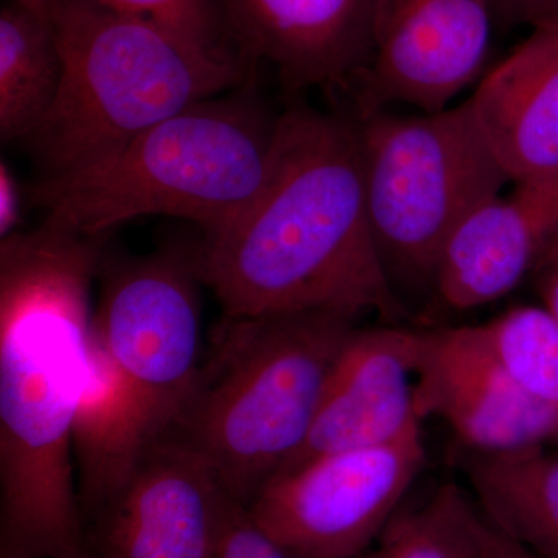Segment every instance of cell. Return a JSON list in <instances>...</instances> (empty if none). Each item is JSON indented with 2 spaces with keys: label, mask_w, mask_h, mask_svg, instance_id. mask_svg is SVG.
<instances>
[{
  "label": "cell",
  "mask_w": 558,
  "mask_h": 558,
  "mask_svg": "<svg viewBox=\"0 0 558 558\" xmlns=\"http://www.w3.org/2000/svg\"><path fill=\"white\" fill-rule=\"evenodd\" d=\"M556 260H558V233L556 234V238H554L553 244L549 245L548 252L543 256L537 271L545 269V267L550 266V264L556 263Z\"/></svg>",
  "instance_id": "83f0119b"
},
{
  "label": "cell",
  "mask_w": 558,
  "mask_h": 558,
  "mask_svg": "<svg viewBox=\"0 0 558 558\" xmlns=\"http://www.w3.org/2000/svg\"><path fill=\"white\" fill-rule=\"evenodd\" d=\"M360 558H362V557H360Z\"/></svg>",
  "instance_id": "f546056e"
},
{
  "label": "cell",
  "mask_w": 558,
  "mask_h": 558,
  "mask_svg": "<svg viewBox=\"0 0 558 558\" xmlns=\"http://www.w3.org/2000/svg\"><path fill=\"white\" fill-rule=\"evenodd\" d=\"M106 9L157 22L207 46H229L215 0H94Z\"/></svg>",
  "instance_id": "44dd1931"
},
{
  "label": "cell",
  "mask_w": 558,
  "mask_h": 558,
  "mask_svg": "<svg viewBox=\"0 0 558 558\" xmlns=\"http://www.w3.org/2000/svg\"><path fill=\"white\" fill-rule=\"evenodd\" d=\"M62 78L27 140L44 178L69 174L161 120L248 83L240 49L207 46L94 0H50Z\"/></svg>",
  "instance_id": "277c9868"
},
{
  "label": "cell",
  "mask_w": 558,
  "mask_h": 558,
  "mask_svg": "<svg viewBox=\"0 0 558 558\" xmlns=\"http://www.w3.org/2000/svg\"><path fill=\"white\" fill-rule=\"evenodd\" d=\"M481 204L451 234L436 270V295L453 311L486 306L537 271L558 233V172L521 180Z\"/></svg>",
  "instance_id": "5bb4252c"
},
{
  "label": "cell",
  "mask_w": 558,
  "mask_h": 558,
  "mask_svg": "<svg viewBox=\"0 0 558 558\" xmlns=\"http://www.w3.org/2000/svg\"><path fill=\"white\" fill-rule=\"evenodd\" d=\"M427 461L422 422L384 446L278 473L247 510L301 558H360L379 539Z\"/></svg>",
  "instance_id": "ba28073f"
},
{
  "label": "cell",
  "mask_w": 558,
  "mask_h": 558,
  "mask_svg": "<svg viewBox=\"0 0 558 558\" xmlns=\"http://www.w3.org/2000/svg\"><path fill=\"white\" fill-rule=\"evenodd\" d=\"M94 328L142 403L150 436L165 439L202 366L201 245L165 248L102 269Z\"/></svg>",
  "instance_id": "52a82bcc"
},
{
  "label": "cell",
  "mask_w": 558,
  "mask_h": 558,
  "mask_svg": "<svg viewBox=\"0 0 558 558\" xmlns=\"http://www.w3.org/2000/svg\"><path fill=\"white\" fill-rule=\"evenodd\" d=\"M357 319L332 312L227 318L167 438L196 451L247 506L299 453Z\"/></svg>",
  "instance_id": "5b68a950"
},
{
  "label": "cell",
  "mask_w": 558,
  "mask_h": 558,
  "mask_svg": "<svg viewBox=\"0 0 558 558\" xmlns=\"http://www.w3.org/2000/svg\"><path fill=\"white\" fill-rule=\"evenodd\" d=\"M377 0H227L242 53L290 89L357 86L373 54Z\"/></svg>",
  "instance_id": "4fadbf2b"
},
{
  "label": "cell",
  "mask_w": 558,
  "mask_h": 558,
  "mask_svg": "<svg viewBox=\"0 0 558 558\" xmlns=\"http://www.w3.org/2000/svg\"><path fill=\"white\" fill-rule=\"evenodd\" d=\"M247 86L180 110L81 170L40 179L33 204L89 236L143 216L189 220L215 236L274 170L279 116Z\"/></svg>",
  "instance_id": "3957f363"
},
{
  "label": "cell",
  "mask_w": 558,
  "mask_h": 558,
  "mask_svg": "<svg viewBox=\"0 0 558 558\" xmlns=\"http://www.w3.org/2000/svg\"><path fill=\"white\" fill-rule=\"evenodd\" d=\"M416 411L442 418L464 450L558 444V425L512 380L481 325L425 330Z\"/></svg>",
  "instance_id": "8fae6325"
},
{
  "label": "cell",
  "mask_w": 558,
  "mask_h": 558,
  "mask_svg": "<svg viewBox=\"0 0 558 558\" xmlns=\"http://www.w3.org/2000/svg\"><path fill=\"white\" fill-rule=\"evenodd\" d=\"M538 289L542 295L543 307L558 322V260L538 270Z\"/></svg>",
  "instance_id": "484cf974"
},
{
  "label": "cell",
  "mask_w": 558,
  "mask_h": 558,
  "mask_svg": "<svg viewBox=\"0 0 558 558\" xmlns=\"http://www.w3.org/2000/svg\"><path fill=\"white\" fill-rule=\"evenodd\" d=\"M425 330L357 328L333 362L306 442L281 472L340 451L384 446L422 422L416 379Z\"/></svg>",
  "instance_id": "7c38bea8"
},
{
  "label": "cell",
  "mask_w": 558,
  "mask_h": 558,
  "mask_svg": "<svg viewBox=\"0 0 558 558\" xmlns=\"http://www.w3.org/2000/svg\"><path fill=\"white\" fill-rule=\"evenodd\" d=\"M153 442L137 395L92 326L86 381L72 438L83 520L94 519L119 494Z\"/></svg>",
  "instance_id": "2e32d148"
},
{
  "label": "cell",
  "mask_w": 558,
  "mask_h": 558,
  "mask_svg": "<svg viewBox=\"0 0 558 558\" xmlns=\"http://www.w3.org/2000/svg\"><path fill=\"white\" fill-rule=\"evenodd\" d=\"M0 558H94V557L90 556L89 550H86V553L78 554V556H68V557H36V556H24V554L0 553Z\"/></svg>",
  "instance_id": "f1b7e54d"
},
{
  "label": "cell",
  "mask_w": 558,
  "mask_h": 558,
  "mask_svg": "<svg viewBox=\"0 0 558 558\" xmlns=\"http://www.w3.org/2000/svg\"><path fill=\"white\" fill-rule=\"evenodd\" d=\"M510 182L558 172V20L488 69L469 98Z\"/></svg>",
  "instance_id": "9a60e30c"
},
{
  "label": "cell",
  "mask_w": 558,
  "mask_h": 558,
  "mask_svg": "<svg viewBox=\"0 0 558 558\" xmlns=\"http://www.w3.org/2000/svg\"><path fill=\"white\" fill-rule=\"evenodd\" d=\"M498 21L529 24L558 20V0H497Z\"/></svg>",
  "instance_id": "603a6c76"
},
{
  "label": "cell",
  "mask_w": 558,
  "mask_h": 558,
  "mask_svg": "<svg viewBox=\"0 0 558 558\" xmlns=\"http://www.w3.org/2000/svg\"><path fill=\"white\" fill-rule=\"evenodd\" d=\"M354 120L371 231L389 281L398 295L403 286L433 288L453 231L501 194L509 175L488 148L470 100L439 112L380 109Z\"/></svg>",
  "instance_id": "8992f818"
},
{
  "label": "cell",
  "mask_w": 558,
  "mask_h": 558,
  "mask_svg": "<svg viewBox=\"0 0 558 558\" xmlns=\"http://www.w3.org/2000/svg\"><path fill=\"white\" fill-rule=\"evenodd\" d=\"M105 236L44 219L0 241V553H86L73 425Z\"/></svg>",
  "instance_id": "6da1fadb"
},
{
  "label": "cell",
  "mask_w": 558,
  "mask_h": 558,
  "mask_svg": "<svg viewBox=\"0 0 558 558\" xmlns=\"http://www.w3.org/2000/svg\"><path fill=\"white\" fill-rule=\"evenodd\" d=\"M481 326L512 380L558 425L557 319L543 306H519Z\"/></svg>",
  "instance_id": "ffe728a7"
},
{
  "label": "cell",
  "mask_w": 558,
  "mask_h": 558,
  "mask_svg": "<svg viewBox=\"0 0 558 558\" xmlns=\"http://www.w3.org/2000/svg\"><path fill=\"white\" fill-rule=\"evenodd\" d=\"M497 0H377L359 116L409 105L439 112L486 75Z\"/></svg>",
  "instance_id": "9c48e42d"
},
{
  "label": "cell",
  "mask_w": 558,
  "mask_h": 558,
  "mask_svg": "<svg viewBox=\"0 0 558 558\" xmlns=\"http://www.w3.org/2000/svg\"><path fill=\"white\" fill-rule=\"evenodd\" d=\"M22 197L16 179L7 161L0 163V241L17 233L21 223Z\"/></svg>",
  "instance_id": "cb8c5ba5"
},
{
  "label": "cell",
  "mask_w": 558,
  "mask_h": 558,
  "mask_svg": "<svg viewBox=\"0 0 558 558\" xmlns=\"http://www.w3.org/2000/svg\"><path fill=\"white\" fill-rule=\"evenodd\" d=\"M487 519V517H486ZM483 558H539L519 542L502 534L487 520L486 537H484Z\"/></svg>",
  "instance_id": "d4e9b609"
},
{
  "label": "cell",
  "mask_w": 558,
  "mask_h": 558,
  "mask_svg": "<svg viewBox=\"0 0 558 558\" xmlns=\"http://www.w3.org/2000/svg\"><path fill=\"white\" fill-rule=\"evenodd\" d=\"M16 5L22 7L27 11H31L35 16L40 20L50 22V0H14Z\"/></svg>",
  "instance_id": "4316f807"
},
{
  "label": "cell",
  "mask_w": 558,
  "mask_h": 558,
  "mask_svg": "<svg viewBox=\"0 0 558 558\" xmlns=\"http://www.w3.org/2000/svg\"><path fill=\"white\" fill-rule=\"evenodd\" d=\"M486 529L476 499L446 483L416 509L398 510L362 558H483Z\"/></svg>",
  "instance_id": "d6986e66"
},
{
  "label": "cell",
  "mask_w": 558,
  "mask_h": 558,
  "mask_svg": "<svg viewBox=\"0 0 558 558\" xmlns=\"http://www.w3.org/2000/svg\"><path fill=\"white\" fill-rule=\"evenodd\" d=\"M201 270L227 318L409 317L371 231L355 120L304 105L279 113L270 178L247 211L205 238Z\"/></svg>",
  "instance_id": "7a4b0ae2"
},
{
  "label": "cell",
  "mask_w": 558,
  "mask_h": 558,
  "mask_svg": "<svg viewBox=\"0 0 558 558\" xmlns=\"http://www.w3.org/2000/svg\"><path fill=\"white\" fill-rule=\"evenodd\" d=\"M234 505L201 454L159 439L92 519L87 550L94 558H216Z\"/></svg>",
  "instance_id": "30bf717a"
},
{
  "label": "cell",
  "mask_w": 558,
  "mask_h": 558,
  "mask_svg": "<svg viewBox=\"0 0 558 558\" xmlns=\"http://www.w3.org/2000/svg\"><path fill=\"white\" fill-rule=\"evenodd\" d=\"M216 558H301L256 523L245 506L234 505Z\"/></svg>",
  "instance_id": "7402d4cb"
},
{
  "label": "cell",
  "mask_w": 558,
  "mask_h": 558,
  "mask_svg": "<svg viewBox=\"0 0 558 558\" xmlns=\"http://www.w3.org/2000/svg\"><path fill=\"white\" fill-rule=\"evenodd\" d=\"M62 78L51 22L22 7L0 11V135L27 142L50 112Z\"/></svg>",
  "instance_id": "ac0fdd59"
},
{
  "label": "cell",
  "mask_w": 558,
  "mask_h": 558,
  "mask_svg": "<svg viewBox=\"0 0 558 558\" xmlns=\"http://www.w3.org/2000/svg\"><path fill=\"white\" fill-rule=\"evenodd\" d=\"M461 469L487 520L539 558H558V451H470Z\"/></svg>",
  "instance_id": "e0dca14e"
}]
</instances>
